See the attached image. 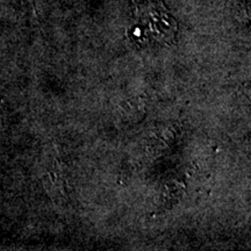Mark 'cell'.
<instances>
[{
    "label": "cell",
    "mask_w": 251,
    "mask_h": 251,
    "mask_svg": "<svg viewBox=\"0 0 251 251\" xmlns=\"http://www.w3.org/2000/svg\"><path fill=\"white\" fill-rule=\"evenodd\" d=\"M25 2H27V4H29L30 6H33V2H31V0H24Z\"/></svg>",
    "instance_id": "obj_1"
}]
</instances>
